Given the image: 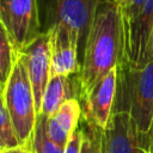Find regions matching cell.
<instances>
[{
  "label": "cell",
  "mask_w": 153,
  "mask_h": 153,
  "mask_svg": "<svg viewBox=\"0 0 153 153\" xmlns=\"http://www.w3.org/2000/svg\"><path fill=\"white\" fill-rule=\"evenodd\" d=\"M82 109L78 98L66 100L54 116L48 118L47 131L49 137L59 146L66 148L67 142L78 128Z\"/></svg>",
  "instance_id": "11"
},
{
  "label": "cell",
  "mask_w": 153,
  "mask_h": 153,
  "mask_svg": "<svg viewBox=\"0 0 153 153\" xmlns=\"http://www.w3.org/2000/svg\"><path fill=\"white\" fill-rule=\"evenodd\" d=\"M146 1L147 0H127V2L122 7H120L123 18V25L129 24L136 19Z\"/></svg>",
  "instance_id": "17"
},
{
  "label": "cell",
  "mask_w": 153,
  "mask_h": 153,
  "mask_svg": "<svg viewBox=\"0 0 153 153\" xmlns=\"http://www.w3.org/2000/svg\"><path fill=\"white\" fill-rule=\"evenodd\" d=\"M0 96H1V93H0Z\"/></svg>",
  "instance_id": "24"
},
{
  "label": "cell",
  "mask_w": 153,
  "mask_h": 153,
  "mask_svg": "<svg viewBox=\"0 0 153 153\" xmlns=\"http://www.w3.org/2000/svg\"><path fill=\"white\" fill-rule=\"evenodd\" d=\"M1 153H33L31 146L27 145H18L16 147H11V148H6L0 151Z\"/></svg>",
  "instance_id": "19"
},
{
  "label": "cell",
  "mask_w": 153,
  "mask_h": 153,
  "mask_svg": "<svg viewBox=\"0 0 153 153\" xmlns=\"http://www.w3.org/2000/svg\"><path fill=\"white\" fill-rule=\"evenodd\" d=\"M124 57L123 18L114 0H102L96 11L85 45L78 78V97L82 100Z\"/></svg>",
  "instance_id": "1"
},
{
  "label": "cell",
  "mask_w": 153,
  "mask_h": 153,
  "mask_svg": "<svg viewBox=\"0 0 153 153\" xmlns=\"http://www.w3.org/2000/svg\"><path fill=\"white\" fill-rule=\"evenodd\" d=\"M2 99L20 145L31 146L38 115L32 86L19 55L2 93Z\"/></svg>",
  "instance_id": "3"
},
{
  "label": "cell",
  "mask_w": 153,
  "mask_h": 153,
  "mask_svg": "<svg viewBox=\"0 0 153 153\" xmlns=\"http://www.w3.org/2000/svg\"><path fill=\"white\" fill-rule=\"evenodd\" d=\"M76 93L78 91L74 90V86L72 85L69 76L59 75L50 78L43 96L39 115L50 118L55 115V112L61 108V105L66 100L71 98H76Z\"/></svg>",
  "instance_id": "12"
},
{
  "label": "cell",
  "mask_w": 153,
  "mask_h": 153,
  "mask_svg": "<svg viewBox=\"0 0 153 153\" xmlns=\"http://www.w3.org/2000/svg\"><path fill=\"white\" fill-rule=\"evenodd\" d=\"M82 128H84V142H82L81 153H100L99 129L86 122H85V127Z\"/></svg>",
  "instance_id": "16"
},
{
  "label": "cell",
  "mask_w": 153,
  "mask_h": 153,
  "mask_svg": "<svg viewBox=\"0 0 153 153\" xmlns=\"http://www.w3.org/2000/svg\"><path fill=\"white\" fill-rule=\"evenodd\" d=\"M18 145H20V142L14 133L2 96H0V151L16 147Z\"/></svg>",
  "instance_id": "15"
},
{
  "label": "cell",
  "mask_w": 153,
  "mask_h": 153,
  "mask_svg": "<svg viewBox=\"0 0 153 153\" xmlns=\"http://www.w3.org/2000/svg\"><path fill=\"white\" fill-rule=\"evenodd\" d=\"M19 57L27 72L35 96L36 111L37 115H39L43 96L50 80L51 57L48 33L45 31L42 32L36 41H33L24 51L19 54Z\"/></svg>",
  "instance_id": "7"
},
{
  "label": "cell",
  "mask_w": 153,
  "mask_h": 153,
  "mask_svg": "<svg viewBox=\"0 0 153 153\" xmlns=\"http://www.w3.org/2000/svg\"><path fill=\"white\" fill-rule=\"evenodd\" d=\"M114 1H115V2H116L118 6H120V7H122V6H123V5L127 2V0H114Z\"/></svg>",
  "instance_id": "21"
},
{
  "label": "cell",
  "mask_w": 153,
  "mask_h": 153,
  "mask_svg": "<svg viewBox=\"0 0 153 153\" xmlns=\"http://www.w3.org/2000/svg\"><path fill=\"white\" fill-rule=\"evenodd\" d=\"M18 54L16 53L6 30L0 23V93L2 96L7 81L12 74Z\"/></svg>",
  "instance_id": "13"
},
{
  "label": "cell",
  "mask_w": 153,
  "mask_h": 153,
  "mask_svg": "<svg viewBox=\"0 0 153 153\" xmlns=\"http://www.w3.org/2000/svg\"><path fill=\"white\" fill-rule=\"evenodd\" d=\"M82 142H84V128L78 127L69 137L67 146L65 148V153H81Z\"/></svg>",
  "instance_id": "18"
},
{
  "label": "cell",
  "mask_w": 153,
  "mask_h": 153,
  "mask_svg": "<svg viewBox=\"0 0 153 153\" xmlns=\"http://www.w3.org/2000/svg\"><path fill=\"white\" fill-rule=\"evenodd\" d=\"M47 122L48 117L38 115L31 141V148L33 153H65V148L55 143L49 137L47 131Z\"/></svg>",
  "instance_id": "14"
},
{
  "label": "cell",
  "mask_w": 153,
  "mask_h": 153,
  "mask_svg": "<svg viewBox=\"0 0 153 153\" xmlns=\"http://www.w3.org/2000/svg\"><path fill=\"white\" fill-rule=\"evenodd\" d=\"M148 57L149 61L153 60V27H152V33H151V38H149V47H148Z\"/></svg>",
  "instance_id": "20"
},
{
  "label": "cell",
  "mask_w": 153,
  "mask_h": 153,
  "mask_svg": "<svg viewBox=\"0 0 153 153\" xmlns=\"http://www.w3.org/2000/svg\"><path fill=\"white\" fill-rule=\"evenodd\" d=\"M149 136L153 140V122H152V127H151V130H149Z\"/></svg>",
  "instance_id": "22"
},
{
  "label": "cell",
  "mask_w": 153,
  "mask_h": 153,
  "mask_svg": "<svg viewBox=\"0 0 153 153\" xmlns=\"http://www.w3.org/2000/svg\"><path fill=\"white\" fill-rule=\"evenodd\" d=\"M117 84V67L111 69L81 100L82 118L86 123L104 130L112 115Z\"/></svg>",
  "instance_id": "8"
},
{
  "label": "cell",
  "mask_w": 153,
  "mask_h": 153,
  "mask_svg": "<svg viewBox=\"0 0 153 153\" xmlns=\"http://www.w3.org/2000/svg\"><path fill=\"white\" fill-rule=\"evenodd\" d=\"M0 153H1V152H0Z\"/></svg>",
  "instance_id": "25"
},
{
  "label": "cell",
  "mask_w": 153,
  "mask_h": 153,
  "mask_svg": "<svg viewBox=\"0 0 153 153\" xmlns=\"http://www.w3.org/2000/svg\"><path fill=\"white\" fill-rule=\"evenodd\" d=\"M151 152L153 153V140H152V145H151Z\"/></svg>",
  "instance_id": "23"
},
{
  "label": "cell",
  "mask_w": 153,
  "mask_h": 153,
  "mask_svg": "<svg viewBox=\"0 0 153 153\" xmlns=\"http://www.w3.org/2000/svg\"><path fill=\"white\" fill-rule=\"evenodd\" d=\"M151 145V136L141 134L124 111L112 112L106 128L99 129L100 153H152Z\"/></svg>",
  "instance_id": "5"
},
{
  "label": "cell",
  "mask_w": 153,
  "mask_h": 153,
  "mask_svg": "<svg viewBox=\"0 0 153 153\" xmlns=\"http://www.w3.org/2000/svg\"><path fill=\"white\" fill-rule=\"evenodd\" d=\"M115 111L128 112L139 131L149 136L153 122V60L142 67L126 60L117 65Z\"/></svg>",
  "instance_id": "2"
},
{
  "label": "cell",
  "mask_w": 153,
  "mask_h": 153,
  "mask_svg": "<svg viewBox=\"0 0 153 153\" xmlns=\"http://www.w3.org/2000/svg\"><path fill=\"white\" fill-rule=\"evenodd\" d=\"M45 32L49 36L50 43V78L59 75L69 76L80 72L81 66L78 61L80 44L76 38L67 29L59 24L48 26Z\"/></svg>",
  "instance_id": "10"
},
{
  "label": "cell",
  "mask_w": 153,
  "mask_h": 153,
  "mask_svg": "<svg viewBox=\"0 0 153 153\" xmlns=\"http://www.w3.org/2000/svg\"><path fill=\"white\" fill-rule=\"evenodd\" d=\"M153 27V0H147L136 19L123 25L124 57L130 65L142 67L149 61L148 47Z\"/></svg>",
  "instance_id": "9"
},
{
  "label": "cell",
  "mask_w": 153,
  "mask_h": 153,
  "mask_svg": "<svg viewBox=\"0 0 153 153\" xmlns=\"http://www.w3.org/2000/svg\"><path fill=\"white\" fill-rule=\"evenodd\" d=\"M102 0H49L48 19L50 25L67 29L80 43L86 42L96 11Z\"/></svg>",
  "instance_id": "6"
},
{
  "label": "cell",
  "mask_w": 153,
  "mask_h": 153,
  "mask_svg": "<svg viewBox=\"0 0 153 153\" xmlns=\"http://www.w3.org/2000/svg\"><path fill=\"white\" fill-rule=\"evenodd\" d=\"M0 23L19 55L42 33L37 0H0Z\"/></svg>",
  "instance_id": "4"
}]
</instances>
